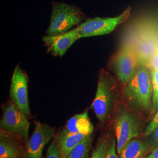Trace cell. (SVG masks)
<instances>
[{
  "label": "cell",
  "instance_id": "cell-1",
  "mask_svg": "<svg viewBox=\"0 0 158 158\" xmlns=\"http://www.w3.org/2000/svg\"><path fill=\"white\" fill-rule=\"evenodd\" d=\"M124 96L129 105L142 111L152 106L153 88L151 69L141 65L130 82L125 85Z\"/></svg>",
  "mask_w": 158,
  "mask_h": 158
},
{
  "label": "cell",
  "instance_id": "cell-2",
  "mask_svg": "<svg viewBox=\"0 0 158 158\" xmlns=\"http://www.w3.org/2000/svg\"><path fill=\"white\" fill-rule=\"evenodd\" d=\"M117 82L118 80L111 73L104 69L100 70L96 96L91 108L100 122H104L114 111L117 95Z\"/></svg>",
  "mask_w": 158,
  "mask_h": 158
},
{
  "label": "cell",
  "instance_id": "cell-3",
  "mask_svg": "<svg viewBox=\"0 0 158 158\" xmlns=\"http://www.w3.org/2000/svg\"><path fill=\"white\" fill-rule=\"evenodd\" d=\"M81 9L64 2H52L50 23L46 34L48 36L66 32L74 27H78L87 19Z\"/></svg>",
  "mask_w": 158,
  "mask_h": 158
},
{
  "label": "cell",
  "instance_id": "cell-4",
  "mask_svg": "<svg viewBox=\"0 0 158 158\" xmlns=\"http://www.w3.org/2000/svg\"><path fill=\"white\" fill-rule=\"evenodd\" d=\"M117 151L119 155L128 143L139 135L141 128L137 118L126 108L117 110L114 121Z\"/></svg>",
  "mask_w": 158,
  "mask_h": 158
},
{
  "label": "cell",
  "instance_id": "cell-5",
  "mask_svg": "<svg viewBox=\"0 0 158 158\" xmlns=\"http://www.w3.org/2000/svg\"><path fill=\"white\" fill-rule=\"evenodd\" d=\"M131 8L128 6L120 15L113 18L95 17L87 19L78 28L80 38L104 35L112 32L130 16Z\"/></svg>",
  "mask_w": 158,
  "mask_h": 158
},
{
  "label": "cell",
  "instance_id": "cell-6",
  "mask_svg": "<svg viewBox=\"0 0 158 158\" xmlns=\"http://www.w3.org/2000/svg\"><path fill=\"white\" fill-rule=\"evenodd\" d=\"M108 65L119 82L124 86L139 68L135 52L130 46H124L114 55Z\"/></svg>",
  "mask_w": 158,
  "mask_h": 158
},
{
  "label": "cell",
  "instance_id": "cell-7",
  "mask_svg": "<svg viewBox=\"0 0 158 158\" xmlns=\"http://www.w3.org/2000/svg\"><path fill=\"white\" fill-rule=\"evenodd\" d=\"M30 124L27 116L11 101L4 108L0 127L8 133L15 134L24 140L28 139Z\"/></svg>",
  "mask_w": 158,
  "mask_h": 158
},
{
  "label": "cell",
  "instance_id": "cell-8",
  "mask_svg": "<svg viewBox=\"0 0 158 158\" xmlns=\"http://www.w3.org/2000/svg\"><path fill=\"white\" fill-rule=\"evenodd\" d=\"M10 95L12 101L27 117L30 116L28 99V77L19 65L15 68L11 79Z\"/></svg>",
  "mask_w": 158,
  "mask_h": 158
},
{
  "label": "cell",
  "instance_id": "cell-9",
  "mask_svg": "<svg viewBox=\"0 0 158 158\" xmlns=\"http://www.w3.org/2000/svg\"><path fill=\"white\" fill-rule=\"evenodd\" d=\"M35 129L25 151V158H42L43 151L50 142L54 130L50 125L35 121Z\"/></svg>",
  "mask_w": 158,
  "mask_h": 158
},
{
  "label": "cell",
  "instance_id": "cell-10",
  "mask_svg": "<svg viewBox=\"0 0 158 158\" xmlns=\"http://www.w3.org/2000/svg\"><path fill=\"white\" fill-rule=\"evenodd\" d=\"M79 39H80L78 28L66 32L56 35H46L42 41L48 48V52L54 56L62 57L68 49Z\"/></svg>",
  "mask_w": 158,
  "mask_h": 158
},
{
  "label": "cell",
  "instance_id": "cell-11",
  "mask_svg": "<svg viewBox=\"0 0 158 158\" xmlns=\"http://www.w3.org/2000/svg\"><path fill=\"white\" fill-rule=\"evenodd\" d=\"M64 130L73 134H83L89 135L93 134L94 127L91 123L87 111L74 115L69 119Z\"/></svg>",
  "mask_w": 158,
  "mask_h": 158
},
{
  "label": "cell",
  "instance_id": "cell-12",
  "mask_svg": "<svg viewBox=\"0 0 158 158\" xmlns=\"http://www.w3.org/2000/svg\"><path fill=\"white\" fill-rule=\"evenodd\" d=\"M83 134H73L63 130L56 137V143L60 152V158H67L74 148L87 136Z\"/></svg>",
  "mask_w": 158,
  "mask_h": 158
},
{
  "label": "cell",
  "instance_id": "cell-13",
  "mask_svg": "<svg viewBox=\"0 0 158 158\" xmlns=\"http://www.w3.org/2000/svg\"><path fill=\"white\" fill-rule=\"evenodd\" d=\"M21 155V149L17 142L8 132L1 130L0 158H20Z\"/></svg>",
  "mask_w": 158,
  "mask_h": 158
},
{
  "label": "cell",
  "instance_id": "cell-14",
  "mask_svg": "<svg viewBox=\"0 0 158 158\" xmlns=\"http://www.w3.org/2000/svg\"><path fill=\"white\" fill-rule=\"evenodd\" d=\"M147 149V144L144 142L139 139H134L122 150L119 155V158H142Z\"/></svg>",
  "mask_w": 158,
  "mask_h": 158
},
{
  "label": "cell",
  "instance_id": "cell-15",
  "mask_svg": "<svg viewBox=\"0 0 158 158\" xmlns=\"http://www.w3.org/2000/svg\"><path fill=\"white\" fill-rule=\"evenodd\" d=\"M92 134L87 136L85 139L73 149L67 158H88L92 146Z\"/></svg>",
  "mask_w": 158,
  "mask_h": 158
},
{
  "label": "cell",
  "instance_id": "cell-16",
  "mask_svg": "<svg viewBox=\"0 0 158 158\" xmlns=\"http://www.w3.org/2000/svg\"><path fill=\"white\" fill-rule=\"evenodd\" d=\"M111 139L105 136L98 142L90 158H106Z\"/></svg>",
  "mask_w": 158,
  "mask_h": 158
},
{
  "label": "cell",
  "instance_id": "cell-17",
  "mask_svg": "<svg viewBox=\"0 0 158 158\" xmlns=\"http://www.w3.org/2000/svg\"><path fill=\"white\" fill-rule=\"evenodd\" d=\"M152 82V109L156 112L158 110V71L151 70Z\"/></svg>",
  "mask_w": 158,
  "mask_h": 158
},
{
  "label": "cell",
  "instance_id": "cell-18",
  "mask_svg": "<svg viewBox=\"0 0 158 158\" xmlns=\"http://www.w3.org/2000/svg\"><path fill=\"white\" fill-rule=\"evenodd\" d=\"M148 67L151 70L158 71V45L153 51L148 60Z\"/></svg>",
  "mask_w": 158,
  "mask_h": 158
},
{
  "label": "cell",
  "instance_id": "cell-19",
  "mask_svg": "<svg viewBox=\"0 0 158 158\" xmlns=\"http://www.w3.org/2000/svg\"><path fill=\"white\" fill-rule=\"evenodd\" d=\"M46 158H61L56 142H52L48 149Z\"/></svg>",
  "mask_w": 158,
  "mask_h": 158
},
{
  "label": "cell",
  "instance_id": "cell-20",
  "mask_svg": "<svg viewBox=\"0 0 158 158\" xmlns=\"http://www.w3.org/2000/svg\"><path fill=\"white\" fill-rule=\"evenodd\" d=\"M158 127V110L153 116L150 123L147 125L145 130V135L148 136L154 130Z\"/></svg>",
  "mask_w": 158,
  "mask_h": 158
},
{
  "label": "cell",
  "instance_id": "cell-21",
  "mask_svg": "<svg viewBox=\"0 0 158 158\" xmlns=\"http://www.w3.org/2000/svg\"><path fill=\"white\" fill-rule=\"evenodd\" d=\"M148 144L153 148L158 147V127L147 136Z\"/></svg>",
  "mask_w": 158,
  "mask_h": 158
},
{
  "label": "cell",
  "instance_id": "cell-22",
  "mask_svg": "<svg viewBox=\"0 0 158 158\" xmlns=\"http://www.w3.org/2000/svg\"><path fill=\"white\" fill-rule=\"evenodd\" d=\"M106 158H118L117 151V143L115 139H112Z\"/></svg>",
  "mask_w": 158,
  "mask_h": 158
},
{
  "label": "cell",
  "instance_id": "cell-23",
  "mask_svg": "<svg viewBox=\"0 0 158 158\" xmlns=\"http://www.w3.org/2000/svg\"><path fill=\"white\" fill-rule=\"evenodd\" d=\"M154 149L152 152L145 158H158V147Z\"/></svg>",
  "mask_w": 158,
  "mask_h": 158
}]
</instances>
